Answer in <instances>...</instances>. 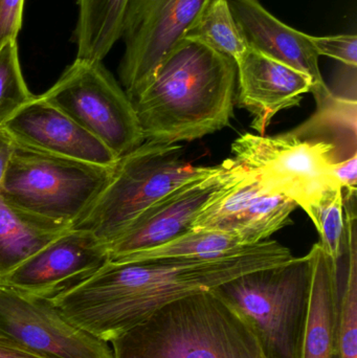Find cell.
<instances>
[{"label": "cell", "instance_id": "cell-3", "mask_svg": "<svg viewBox=\"0 0 357 358\" xmlns=\"http://www.w3.org/2000/svg\"><path fill=\"white\" fill-rule=\"evenodd\" d=\"M110 344L115 358H264L251 328L212 290L161 307Z\"/></svg>", "mask_w": 357, "mask_h": 358}, {"label": "cell", "instance_id": "cell-28", "mask_svg": "<svg viewBox=\"0 0 357 358\" xmlns=\"http://www.w3.org/2000/svg\"><path fill=\"white\" fill-rule=\"evenodd\" d=\"M329 176L333 185L343 191H354L357 185V152L347 159L331 164Z\"/></svg>", "mask_w": 357, "mask_h": 358}, {"label": "cell", "instance_id": "cell-29", "mask_svg": "<svg viewBox=\"0 0 357 358\" xmlns=\"http://www.w3.org/2000/svg\"><path fill=\"white\" fill-rule=\"evenodd\" d=\"M15 141L3 127H0V187L3 182L8 162L12 157Z\"/></svg>", "mask_w": 357, "mask_h": 358}, {"label": "cell", "instance_id": "cell-12", "mask_svg": "<svg viewBox=\"0 0 357 358\" xmlns=\"http://www.w3.org/2000/svg\"><path fill=\"white\" fill-rule=\"evenodd\" d=\"M107 262L106 244L89 231L69 229L14 269L1 283L54 300L83 283Z\"/></svg>", "mask_w": 357, "mask_h": 358}, {"label": "cell", "instance_id": "cell-26", "mask_svg": "<svg viewBox=\"0 0 357 358\" xmlns=\"http://www.w3.org/2000/svg\"><path fill=\"white\" fill-rule=\"evenodd\" d=\"M309 40L319 56H326L343 63L346 67L356 69L357 37L354 35L310 36Z\"/></svg>", "mask_w": 357, "mask_h": 358}, {"label": "cell", "instance_id": "cell-15", "mask_svg": "<svg viewBox=\"0 0 357 358\" xmlns=\"http://www.w3.org/2000/svg\"><path fill=\"white\" fill-rule=\"evenodd\" d=\"M235 21L252 50L284 63L312 81L316 101L330 96L319 66V56L309 35L285 24L270 14L260 0H226Z\"/></svg>", "mask_w": 357, "mask_h": 358}, {"label": "cell", "instance_id": "cell-16", "mask_svg": "<svg viewBox=\"0 0 357 358\" xmlns=\"http://www.w3.org/2000/svg\"><path fill=\"white\" fill-rule=\"evenodd\" d=\"M312 265L309 313L301 358H337L340 263L316 243L308 252Z\"/></svg>", "mask_w": 357, "mask_h": 358}, {"label": "cell", "instance_id": "cell-13", "mask_svg": "<svg viewBox=\"0 0 357 358\" xmlns=\"http://www.w3.org/2000/svg\"><path fill=\"white\" fill-rule=\"evenodd\" d=\"M1 127L15 142L42 152L108 168L119 161L98 138L42 96H34Z\"/></svg>", "mask_w": 357, "mask_h": 358}, {"label": "cell", "instance_id": "cell-11", "mask_svg": "<svg viewBox=\"0 0 357 358\" xmlns=\"http://www.w3.org/2000/svg\"><path fill=\"white\" fill-rule=\"evenodd\" d=\"M0 336L42 358H115L110 343L73 323L52 300L1 282Z\"/></svg>", "mask_w": 357, "mask_h": 358}, {"label": "cell", "instance_id": "cell-21", "mask_svg": "<svg viewBox=\"0 0 357 358\" xmlns=\"http://www.w3.org/2000/svg\"><path fill=\"white\" fill-rule=\"evenodd\" d=\"M297 208V203L285 196L261 194L245 208L228 233L234 234L242 245H255L291 223V214Z\"/></svg>", "mask_w": 357, "mask_h": 358}, {"label": "cell", "instance_id": "cell-6", "mask_svg": "<svg viewBox=\"0 0 357 358\" xmlns=\"http://www.w3.org/2000/svg\"><path fill=\"white\" fill-rule=\"evenodd\" d=\"M113 168L57 157L15 142L0 195L22 210L73 227L104 189Z\"/></svg>", "mask_w": 357, "mask_h": 358}, {"label": "cell", "instance_id": "cell-18", "mask_svg": "<svg viewBox=\"0 0 357 358\" xmlns=\"http://www.w3.org/2000/svg\"><path fill=\"white\" fill-rule=\"evenodd\" d=\"M73 31L77 59L103 61L121 39L129 0H79Z\"/></svg>", "mask_w": 357, "mask_h": 358}, {"label": "cell", "instance_id": "cell-2", "mask_svg": "<svg viewBox=\"0 0 357 358\" xmlns=\"http://www.w3.org/2000/svg\"><path fill=\"white\" fill-rule=\"evenodd\" d=\"M237 65L201 42L182 39L132 99L145 141L180 144L230 126Z\"/></svg>", "mask_w": 357, "mask_h": 358}, {"label": "cell", "instance_id": "cell-30", "mask_svg": "<svg viewBox=\"0 0 357 358\" xmlns=\"http://www.w3.org/2000/svg\"><path fill=\"white\" fill-rule=\"evenodd\" d=\"M0 358H42L0 336Z\"/></svg>", "mask_w": 357, "mask_h": 358}, {"label": "cell", "instance_id": "cell-8", "mask_svg": "<svg viewBox=\"0 0 357 358\" xmlns=\"http://www.w3.org/2000/svg\"><path fill=\"white\" fill-rule=\"evenodd\" d=\"M117 159L145 142L136 109L103 61L77 59L41 94Z\"/></svg>", "mask_w": 357, "mask_h": 358}, {"label": "cell", "instance_id": "cell-17", "mask_svg": "<svg viewBox=\"0 0 357 358\" xmlns=\"http://www.w3.org/2000/svg\"><path fill=\"white\" fill-rule=\"evenodd\" d=\"M69 229L22 210L0 195V282Z\"/></svg>", "mask_w": 357, "mask_h": 358}, {"label": "cell", "instance_id": "cell-4", "mask_svg": "<svg viewBox=\"0 0 357 358\" xmlns=\"http://www.w3.org/2000/svg\"><path fill=\"white\" fill-rule=\"evenodd\" d=\"M309 257L258 269L212 292L247 324L264 358H301L309 313Z\"/></svg>", "mask_w": 357, "mask_h": 358}, {"label": "cell", "instance_id": "cell-22", "mask_svg": "<svg viewBox=\"0 0 357 358\" xmlns=\"http://www.w3.org/2000/svg\"><path fill=\"white\" fill-rule=\"evenodd\" d=\"M184 39L201 42L235 63L249 50L226 0H216L187 31Z\"/></svg>", "mask_w": 357, "mask_h": 358}, {"label": "cell", "instance_id": "cell-20", "mask_svg": "<svg viewBox=\"0 0 357 358\" xmlns=\"http://www.w3.org/2000/svg\"><path fill=\"white\" fill-rule=\"evenodd\" d=\"M249 248L242 245L238 238L232 233L189 229L166 243L138 252L123 261L216 259L239 254Z\"/></svg>", "mask_w": 357, "mask_h": 358}, {"label": "cell", "instance_id": "cell-23", "mask_svg": "<svg viewBox=\"0 0 357 358\" xmlns=\"http://www.w3.org/2000/svg\"><path fill=\"white\" fill-rule=\"evenodd\" d=\"M265 193L251 173L207 204L195 219L190 229L226 231L261 194Z\"/></svg>", "mask_w": 357, "mask_h": 358}, {"label": "cell", "instance_id": "cell-1", "mask_svg": "<svg viewBox=\"0 0 357 358\" xmlns=\"http://www.w3.org/2000/svg\"><path fill=\"white\" fill-rule=\"evenodd\" d=\"M293 258L289 248L268 239L222 258L107 262L52 301L73 323L110 343L173 301Z\"/></svg>", "mask_w": 357, "mask_h": 358}, {"label": "cell", "instance_id": "cell-14", "mask_svg": "<svg viewBox=\"0 0 357 358\" xmlns=\"http://www.w3.org/2000/svg\"><path fill=\"white\" fill-rule=\"evenodd\" d=\"M237 65L236 103L251 115V127L265 136L272 120L299 106L312 81L301 71L249 48Z\"/></svg>", "mask_w": 357, "mask_h": 358}, {"label": "cell", "instance_id": "cell-5", "mask_svg": "<svg viewBox=\"0 0 357 358\" xmlns=\"http://www.w3.org/2000/svg\"><path fill=\"white\" fill-rule=\"evenodd\" d=\"M214 166H193L180 144L145 141L119 157L104 189L71 229L89 231L110 243L157 200Z\"/></svg>", "mask_w": 357, "mask_h": 358}, {"label": "cell", "instance_id": "cell-24", "mask_svg": "<svg viewBox=\"0 0 357 358\" xmlns=\"http://www.w3.org/2000/svg\"><path fill=\"white\" fill-rule=\"evenodd\" d=\"M310 219L320 235L318 243L321 248L333 261L341 262L347 250L343 189H329Z\"/></svg>", "mask_w": 357, "mask_h": 358}, {"label": "cell", "instance_id": "cell-19", "mask_svg": "<svg viewBox=\"0 0 357 358\" xmlns=\"http://www.w3.org/2000/svg\"><path fill=\"white\" fill-rule=\"evenodd\" d=\"M347 231V273L337 313V358H357V196L344 192Z\"/></svg>", "mask_w": 357, "mask_h": 358}, {"label": "cell", "instance_id": "cell-27", "mask_svg": "<svg viewBox=\"0 0 357 358\" xmlns=\"http://www.w3.org/2000/svg\"><path fill=\"white\" fill-rule=\"evenodd\" d=\"M24 0H0V48L17 41L22 25Z\"/></svg>", "mask_w": 357, "mask_h": 358}, {"label": "cell", "instance_id": "cell-10", "mask_svg": "<svg viewBox=\"0 0 357 358\" xmlns=\"http://www.w3.org/2000/svg\"><path fill=\"white\" fill-rule=\"evenodd\" d=\"M247 174L249 171L232 157L214 166L209 173L178 185L107 244L109 262L125 260L189 231L207 204Z\"/></svg>", "mask_w": 357, "mask_h": 358}, {"label": "cell", "instance_id": "cell-25", "mask_svg": "<svg viewBox=\"0 0 357 358\" xmlns=\"http://www.w3.org/2000/svg\"><path fill=\"white\" fill-rule=\"evenodd\" d=\"M23 78L18 42L0 48V127L34 98Z\"/></svg>", "mask_w": 357, "mask_h": 358}, {"label": "cell", "instance_id": "cell-9", "mask_svg": "<svg viewBox=\"0 0 357 358\" xmlns=\"http://www.w3.org/2000/svg\"><path fill=\"white\" fill-rule=\"evenodd\" d=\"M216 0H129L121 39L119 80L130 100Z\"/></svg>", "mask_w": 357, "mask_h": 358}, {"label": "cell", "instance_id": "cell-7", "mask_svg": "<svg viewBox=\"0 0 357 358\" xmlns=\"http://www.w3.org/2000/svg\"><path fill=\"white\" fill-rule=\"evenodd\" d=\"M232 153L266 194L289 198L309 218L325 194L339 187L329 176L331 164L345 159L333 143L293 131L241 134L233 142Z\"/></svg>", "mask_w": 357, "mask_h": 358}]
</instances>
